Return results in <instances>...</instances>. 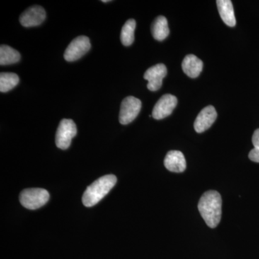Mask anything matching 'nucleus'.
I'll use <instances>...</instances> for the list:
<instances>
[{
	"instance_id": "423d86ee",
	"label": "nucleus",
	"mask_w": 259,
	"mask_h": 259,
	"mask_svg": "<svg viewBox=\"0 0 259 259\" xmlns=\"http://www.w3.org/2000/svg\"><path fill=\"white\" fill-rule=\"evenodd\" d=\"M90 48L91 44L89 37L83 35L76 37L66 48L64 55L65 60L69 62L78 60L90 51Z\"/></svg>"
},
{
	"instance_id": "ddd939ff",
	"label": "nucleus",
	"mask_w": 259,
	"mask_h": 259,
	"mask_svg": "<svg viewBox=\"0 0 259 259\" xmlns=\"http://www.w3.org/2000/svg\"><path fill=\"white\" fill-rule=\"evenodd\" d=\"M216 3H217L218 12L223 21L228 26H236V17H235L233 3L231 0H218Z\"/></svg>"
},
{
	"instance_id": "7ed1b4c3",
	"label": "nucleus",
	"mask_w": 259,
	"mask_h": 259,
	"mask_svg": "<svg viewBox=\"0 0 259 259\" xmlns=\"http://www.w3.org/2000/svg\"><path fill=\"white\" fill-rule=\"evenodd\" d=\"M49 197V192L44 189H26L20 193V202L25 208L36 209L45 205Z\"/></svg>"
},
{
	"instance_id": "dca6fc26",
	"label": "nucleus",
	"mask_w": 259,
	"mask_h": 259,
	"mask_svg": "<svg viewBox=\"0 0 259 259\" xmlns=\"http://www.w3.org/2000/svg\"><path fill=\"white\" fill-rule=\"evenodd\" d=\"M136 28V20L130 19L124 24L121 30L120 40L122 45L129 47L132 45L135 39V30Z\"/></svg>"
},
{
	"instance_id": "f8f14e48",
	"label": "nucleus",
	"mask_w": 259,
	"mask_h": 259,
	"mask_svg": "<svg viewBox=\"0 0 259 259\" xmlns=\"http://www.w3.org/2000/svg\"><path fill=\"white\" fill-rule=\"evenodd\" d=\"M182 70L190 78H197L203 69V62L197 56L190 54L185 56L182 64Z\"/></svg>"
},
{
	"instance_id": "39448f33",
	"label": "nucleus",
	"mask_w": 259,
	"mask_h": 259,
	"mask_svg": "<svg viewBox=\"0 0 259 259\" xmlns=\"http://www.w3.org/2000/svg\"><path fill=\"white\" fill-rule=\"evenodd\" d=\"M142 107L139 99L130 96L122 100L121 103L119 120L122 125H127L133 122L139 115Z\"/></svg>"
},
{
	"instance_id": "f3484780",
	"label": "nucleus",
	"mask_w": 259,
	"mask_h": 259,
	"mask_svg": "<svg viewBox=\"0 0 259 259\" xmlns=\"http://www.w3.org/2000/svg\"><path fill=\"white\" fill-rule=\"evenodd\" d=\"M20 79L15 73L2 72L0 74V92L8 93L18 84Z\"/></svg>"
},
{
	"instance_id": "2eb2a0df",
	"label": "nucleus",
	"mask_w": 259,
	"mask_h": 259,
	"mask_svg": "<svg viewBox=\"0 0 259 259\" xmlns=\"http://www.w3.org/2000/svg\"><path fill=\"white\" fill-rule=\"evenodd\" d=\"M20 60V54L18 51L9 47L2 45L0 47V65H11L16 64Z\"/></svg>"
},
{
	"instance_id": "9b49d317",
	"label": "nucleus",
	"mask_w": 259,
	"mask_h": 259,
	"mask_svg": "<svg viewBox=\"0 0 259 259\" xmlns=\"http://www.w3.org/2000/svg\"><path fill=\"white\" fill-rule=\"evenodd\" d=\"M164 166L171 172H183L187 167L185 156L180 151H169L165 157Z\"/></svg>"
},
{
	"instance_id": "0eeeda50",
	"label": "nucleus",
	"mask_w": 259,
	"mask_h": 259,
	"mask_svg": "<svg viewBox=\"0 0 259 259\" xmlns=\"http://www.w3.org/2000/svg\"><path fill=\"white\" fill-rule=\"evenodd\" d=\"M177 98L174 95H163L158 100L157 103L153 109L152 117L156 120H162L169 116L177 105Z\"/></svg>"
},
{
	"instance_id": "9d476101",
	"label": "nucleus",
	"mask_w": 259,
	"mask_h": 259,
	"mask_svg": "<svg viewBox=\"0 0 259 259\" xmlns=\"http://www.w3.org/2000/svg\"><path fill=\"white\" fill-rule=\"evenodd\" d=\"M217 117L218 113L214 107L209 105L204 107L203 110L199 112L194 121V127L196 132L202 134L208 130L214 123Z\"/></svg>"
},
{
	"instance_id": "1a4fd4ad",
	"label": "nucleus",
	"mask_w": 259,
	"mask_h": 259,
	"mask_svg": "<svg viewBox=\"0 0 259 259\" xmlns=\"http://www.w3.org/2000/svg\"><path fill=\"white\" fill-rule=\"evenodd\" d=\"M47 17L45 10L38 5L30 7L20 15V22L26 28L37 26L42 23Z\"/></svg>"
},
{
	"instance_id": "f03ea898",
	"label": "nucleus",
	"mask_w": 259,
	"mask_h": 259,
	"mask_svg": "<svg viewBox=\"0 0 259 259\" xmlns=\"http://www.w3.org/2000/svg\"><path fill=\"white\" fill-rule=\"evenodd\" d=\"M116 182L117 178L112 175H105L95 181L83 194V205L90 207L98 203L113 188Z\"/></svg>"
},
{
	"instance_id": "4468645a",
	"label": "nucleus",
	"mask_w": 259,
	"mask_h": 259,
	"mask_svg": "<svg viewBox=\"0 0 259 259\" xmlns=\"http://www.w3.org/2000/svg\"><path fill=\"white\" fill-rule=\"evenodd\" d=\"M153 37L158 41L165 40L169 35L168 21L164 16H158L155 19L151 26Z\"/></svg>"
},
{
	"instance_id": "20e7f679",
	"label": "nucleus",
	"mask_w": 259,
	"mask_h": 259,
	"mask_svg": "<svg viewBox=\"0 0 259 259\" xmlns=\"http://www.w3.org/2000/svg\"><path fill=\"white\" fill-rule=\"evenodd\" d=\"M76 134L77 129L74 121L69 119H63L56 131V146L62 150L67 149Z\"/></svg>"
},
{
	"instance_id": "6e6552de",
	"label": "nucleus",
	"mask_w": 259,
	"mask_h": 259,
	"mask_svg": "<svg viewBox=\"0 0 259 259\" xmlns=\"http://www.w3.org/2000/svg\"><path fill=\"white\" fill-rule=\"evenodd\" d=\"M167 74L166 66L158 64L151 66L145 72L144 79L147 80V88L150 91H157L161 88L162 81Z\"/></svg>"
},
{
	"instance_id": "f257e3e1",
	"label": "nucleus",
	"mask_w": 259,
	"mask_h": 259,
	"mask_svg": "<svg viewBox=\"0 0 259 259\" xmlns=\"http://www.w3.org/2000/svg\"><path fill=\"white\" fill-rule=\"evenodd\" d=\"M198 209L206 224L209 228H215L221 222L222 216L221 194L217 191H207L199 199Z\"/></svg>"
},
{
	"instance_id": "a211bd4d",
	"label": "nucleus",
	"mask_w": 259,
	"mask_h": 259,
	"mask_svg": "<svg viewBox=\"0 0 259 259\" xmlns=\"http://www.w3.org/2000/svg\"><path fill=\"white\" fill-rule=\"evenodd\" d=\"M252 142L254 148L250 151L248 157L250 161L259 163V129L255 130L252 137Z\"/></svg>"
},
{
	"instance_id": "6ab92c4d",
	"label": "nucleus",
	"mask_w": 259,
	"mask_h": 259,
	"mask_svg": "<svg viewBox=\"0 0 259 259\" xmlns=\"http://www.w3.org/2000/svg\"><path fill=\"white\" fill-rule=\"evenodd\" d=\"M102 3H108V2H110V1H108V0H102Z\"/></svg>"
}]
</instances>
